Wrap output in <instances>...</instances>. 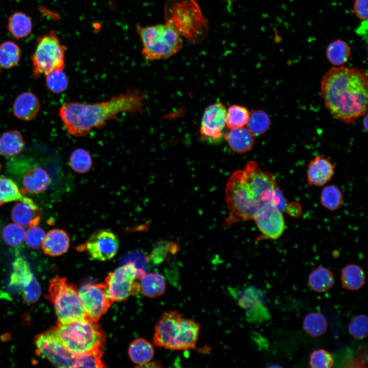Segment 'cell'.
I'll use <instances>...</instances> for the list:
<instances>
[{
	"instance_id": "cell-42",
	"label": "cell",
	"mask_w": 368,
	"mask_h": 368,
	"mask_svg": "<svg viewBox=\"0 0 368 368\" xmlns=\"http://www.w3.org/2000/svg\"><path fill=\"white\" fill-rule=\"evenodd\" d=\"M103 353H89L76 355L75 367H105L101 358Z\"/></svg>"
},
{
	"instance_id": "cell-1",
	"label": "cell",
	"mask_w": 368,
	"mask_h": 368,
	"mask_svg": "<svg viewBox=\"0 0 368 368\" xmlns=\"http://www.w3.org/2000/svg\"><path fill=\"white\" fill-rule=\"evenodd\" d=\"M366 73L356 67L341 66L328 71L321 81V95L335 118L353 123L367 112Z\"/></svg>"
},
{
	"instance_id": "cell-16",
	"label": "cell",
	"mask_w": 368,
	"mask_h": 368,
	"mask_svg": "<svg viewBox=\"0 0 368 368\" xmlns=\"http://www.w3.org/2000/svg\"><path fill=\"white\" fill-rule=\"evenodd\" d=\"M226 109L220 103H215L206 108L201 121L200 132L204 139L216 141L220 140L226 126Z\"/></svg>"
},
{
	"instance_id": "cell-43",
	"label": "cell",
	"mask_w": 368,
	"mask_h": 368,
	"mask_svg": "<svg viewBox=\"0 0 368 368\" xmlns=\"http://www.w3.org/2000/svg\"><path fill=\"white\" fill-rule=\"evenodd\" d=\"M45 232L37 225L31 226L26 231L25 241L27 245L33 249H38L41 246Z\"/></svg>"
},
{
	"instance_id": "cell-47",
	"label": "cell",
	"mask_w": 368,
	"mask_h": 368,
	"mask_svg": "<svg viewBox=\"0 0 368 368\" xmlns=\"http://www.w3.org/2000/svg\"><path fill=\"white\" fill-rule=\"evenodd\" d=\"M367 116L366 113V116L364 118V121H363V127H364V128L365 130H367Z\"/></svg>"
},
{
	"instance_id": "cell-35",
	"label": "cell",
	"mask_w": 368,
	"mask_h": 368,
	"mask_svg": "<svg viewBox=\"0 0 368 368\" xmlns=\"http://www.w3.org/2000/svg\"><path fill=\"white\" fill-rule=\"evenodd\" d=\"M343 201V195L340 190L335 185H328L322 190L320 201L321 205L327 209L335 211L340 208Z\"/></svg>"
},
{
	"instance_id": "cell-48",
	"label": "cell",
	"mask_w": 368,
	"mask_h": 368,
	"mask_svg": "<svg viewBox=\"0 0 368 368\" xmlns=\"http://www.w3.org/2000/svg\"><path fill=\"white\" fill-rule=\"evenodd\" d=\"M223 1H227V2H234V1H236L237 0H223Z\"/></svg>"
},
{
	"instance_id": "cell-17",
	"label": "cell",
	"mask_w": 368,
	"mask_h": 368,
	"mask_svg": "<svg viewBox=\"0 0 368 368\" xmlns=\"http://www.w3.org/2000/svg\"><path fill=\"white\" fill-rule=\"evenodd\" d=\"M335 164L324 155L311 160L307 170V180L310 186L321 187L328 183L334 174Z\"/></svg>"
},
{
	"instance_id": "cell-30",
	"label": "cell",
	"mask_w": 368,
	"mask_h": 368,
	"mask_svg": "<svg viewBox=\"0 0 368 368\" xmlns=\"http://www.w3.org/2000/svg\"><path fill=\"white\" fill-rule=\"evenodd\" d=\"M13 201L34 203L32 199L23 195L18 186L12 179L0 177V205Z\"/></svg>"
},
{
	"instance_id": "cell-27",
	"label": "cell",
	"mask_w": 368,
	"mask_h": 368,
	"mask_svg": "<svg viewBox=\"0 0 368 368\" xmlns=\"http://www.w3.org/2000/svg\"><path fill=\"white\" fill-rule=\"evenodd\" d=\"M334 277L332 272L325 267H318L310 273L308 284L314 291L322 293L329 290L334 284Z\"/></svg>"
},
{
	"instance_id": "cell-32",
	"label": "cell",
	"mask_w": 368,
	"mask_h": 368,
	"mask_svg": "<svg viewBox=\"0 0 368 368\" xmlns=\"http://www.w3.org/2000/svg\"><path fill=\"white\" fill-rule=\"evenodd\" d=\"M326 55L332 64L342 65L348 61L351 55V48L347 42L338 39L329 44L326 50Z\"/></svg>"
},
{
	"instance_id": "cell-22",
	"label": "cell",
	"mask_w": 368,
	"mask_h": 368,
	"mask_svg": "<svg viewBox=\"0 0 368 368\" xmlns=\"http://www.w3.org/2000/svg\"><path fill=\"white\" fill-rule=\"evenodd\" d=\"M229 147L238 153H244L251 150L255 143L254 135L247 128L229 129L225 134Z\"/></svg>"
},
{
	"instance_id": "cell-6",
	"label": "cell",
	"mask_w": 368,
	"mask_h": 368,
	"mask_svg": "<svg viewBox=\"0 0 368 368\" xmlns=\"http://www.w3.org/2000/svg\"><path fill=\"white\" fill-rule=\"evenodd\" d=\"M137 30L142 42V53L147 61L168 58L182 48L181 35L168 22L146 27L139 25Z\"/></svg>"
},
{
	"instance_id": "cell-21",
	"label": "cell",
	"mask_w": 368,
	"mask_h": 368,
	"mask_svg": "<svg viewBox=\"0 0 368 368\" xmlns=\"http://www.w3.org/2000/svg\"><path fill=\"white\" fill-rule=\"evenodd\" d=\"M70 239L65 231L61 229L50 230L46 235L41 245L44 254L58 256L67 252Z\"/></svg>"
},
{
	"instance_id": "cell-9",
	"label": "cell",
	"mask_w": 368,
	"mask_h": 368,
	"mask_svg": "<svg viewBox=\"0 0 368 368\" xmlns=\"http://www.w3.org/2000/svg\"><path fill=\"white\" fill-rule=\"evenodd\" d=\"M145 273L144 270L138 269L134 262H128L110 272L105 279V283L111 300L113 302L124 301L138 294L141 286L136 280Z\"/></svg>"
},
{
	"instance_id": "cell-7",
	"label": "cell",
	"mask_w": 368,
	"mask_h": 368,
	"mask_svg": "<svg viewBox=\"0 0 368 368\" xmlns=\"http://www.w3.org/2000/svg\"><path fill=\"white\" fill-rule=\"evenodd\" d=\"M48 298L54 307L58 324H66L86 318L77 286L67 283L65 278L55 277L51 279Z\"/></svg>"
},
{
	"instance_id": "cell-37",
	"label": "cell",
	"mask_w": 368,
	"mask_h": 368,
	"mask_svg": "<svg viewBox=\"0 0 368 368\" xmlns=\"http://www.w3.org/2000/svg\"><path fill=\"white\" fill-rule=\"evenodd\" d=\"M247 128L254 136L264 134L269 128L270 120L268 114L263 110H256L250 113Z\"/></svg>"
},
{
	"instance_id": "cell-15",
	"label": "cell",
	"mask_w": 368,
	"mask_h": 368,
	"mask_svg": "<svg viewBox=\"0 0 368 368\" xmlns=\"http://www.w3.org/2000/svg\"><path fill=\"white\" fill-rule=\"evenodd\" d=\"M183 318V315L177 311L164 312L155 327L154 344L158 347L172 350Z\"/></svg>"
},
{
	"instance_id": "cell-23",
	"label": "cell",
	"mask_w": 368,
	"mask_h": 368,
	"mask_svg": "<svg viewBox=\"0 0 368 368\" xmlns=\"http://www.w3.org/2000/svg\"><path fill=\"white\" fill-rule=\"evenodd\" d=\"M11 217L14 223L24 228L37 225L40 220L39 209L35 203L19 202L13 208Z\"/></svg>"
},
{
	"instance_id": "cell-5",
	"label": "cell",
	"mask_w": 368,
	"mask_h": 368,
	"mask_svg": "<svg viewBox=\"0 0 368 368\" xmlns=\"http://www.w3.org/2000/svg\"><path fill=\"white\" fill-rule=\"evenodd\" d=\"M64 344L76 355L103 353L105 335L97 322L87 318L53 328Z\"/></svg>"
},
{
	"instance_id": "cell-8",
	"label": "cell",
	"mask_w": 368,
	"mask_h": 368,
	"mask_svg": "<svg viewBox=\"0 0 368 368\" xmlns=\"http://www.w3.org/2000/svg\"><path fill=\"white\" fill-rule=\"evenodd\" d=\"M65 50L53 31L38 38L31 57L33 77L45 76L55 70H63Z\"/></svg>"
},
{
	"instance_id": "cell-36",
	"label": "cell",
	"mask_w": 368,
	"mask_h": 368,
	"mask_svg": "<svg viewBox=\"0 0 368 368\" xmlns=\"http://www.w3.org/2000/svg\"><path fill=\"white\" fill-rule=\"evenodd\" d=\"M250 113L244 106L234 105L226 110V126L229 129L241 128L247 125Z\"/></svg>"
},
{
	"instance_id": "cell-44",
	"label": "cell",
	"mask_w": 368,
	"mask_h": 368,
	"mask_svg": "<svg viewBox=\"0 0 368 368\" xmlns=\"http://www.w3.org/2000/svg\"><path fill=\"white\" fill-rule=\"evenodd\" d=\"M21 289L23 298L28 303L36 302L41 294L40 285L35 277Z\"/></svg>"
},
{
	"instance_id": "cell-49",
	"label": "cell",
	"mask_w": 368,
	"mask_h": 368,
	"mask_svg": "<svg viewBox=\"0 0 368 368\" xmlns=\"http://www.w3.org/2000/svg\"><path fill=\"white\" fill-rule=\"evenodd\" d=\"M1 164H0V170H1Z\"/></svg>"
},
{
	"instance_id": "cell-34",
	"label": "cell",
	"mask_w": 368,
	"mask_h": 368,
	"mask_svg": "<svg viewBox=\"0 0 368 368\" xmlns=\"http://www.w3.org/2000/svg\"><path fill=\"white\" fill-rule=\"evenodd\" d=\"M70 165L75 172L84 174L88 172L93 165V159L90 153L82 148L75 149L70 157Z\"/></svg>"
},
{
	"instance_id": "cell-40",
	"label": "cell",
	"mask_w": 368,
	"mask_h": 368,
	"mask_svg": "<svg viewBox=\"0 0 368 368\" xmlns=\"http://www.w3.org/2000/svg\"><path fill=\"white\" fill-rule=\"evenodd\" d=\"M368 318L364 314L354 316L350 321L348 330L349 333L356 339H363L367 337Z\"/></svg>"
},
{
	"instance_id": "cell-38",
	"label": "cell",
	"mask_w": 368,
	"mask_h": 368,
	"mask_svg": "<svg viewBox=\"0 0 368 368\" xmlns=\"http://www.w3.org/2000/svg\"><path fill=\"white\" fill-rule=\"evenodd\" d=\"M45 84L50 91L59 94L67 89L69 80L63 70L58 69L45 75Z\"/></svg>"
},
{
	"instance_id": "cell-46",
	"label": "cell",
	"mask_w": 368,
	"mask_h": 368,
	"mask_svg": "<svg viewBox=\"0 0 368 368\" xmlns=\"http://www.w3.org/2000/svg\"><path fill=\"white\" fill-rule=\"evenodd\" d=\"M342 367H364L361 362L354 357H347L343 361Z\"/></svg>"
},
{
	"instance_id": "cell-13",
	"label": "cell",
	"mask_w": 368,
	"mask_h": 368,
	"mask_svg": "<svg viewBox=\"0 0 368 368\" xmlns=\"http://www.w3.org/2000/svg\"><path fill=\"white\" fill-rule=\"evenodd\" d=\"M253 220L265 239L277 240L285 229V223L282 212L279 210L271 200L261 206L255 215Z\"/></svg>"
},
{
	"instance_id": "cell-20",
	"label": "cell",
	"mask_w": 368,
	"mask_h": 368,
	"mask_svg": "<svg viewBox=\"0 0 368 368\" xmlns=\"http://www.w3.org/2000/svg\"><path fill=\"white\" fill-rule=\"evenodd\" d=\"M200 326L191 318L182 320L180 333L174 344L173 350H185L194 348L198 340Z\"/></svg>"
},
{
	"instance_id": "cell-24",
	"label": "cell",
	"mask_w": 368,
	"mask_h": 368,
	"mask_svg": "<svg viewBox=\"0 0 368 368\" xmlns=\"http://www.w3.org/2000/svg\"><path fill=\"white\" fill-rule=\"evenodd\" d=\"M25 144L18 130L7 131L0 136V154L6 157L17 155L24 150Z\"/></svg>"
},
{
	"instance_id": "cell-28",
	"label": "cell",
	"mask_w": 368,
	"mask_h": 368,
	"mask_svg": "<svg viewBox=\"0 0 368 368\" xmlns=\"http://www.w3.org/2000/svg\"><path fill=\"white\" fill-rule=\"evenodd\" d=\"M141 290L143 294L151 298L162 295L166 290L165 278L160 273L151 272L145 273L141 279Z\"/></svg>"
},
{
	"instance_id": "cell-31",
	"label": "cell",
	"mask_w": 368,
	"mask_h": 368,
	"mask_svg": "<svg viewBox=\"0 0 368 368\" xmlns=\"http://www.w3.org/2000/svg\"><path fill=\"white\" fill-rule=\"evenodd\" d=\"M303 328L309 336L319 337L327 331L328 322L325 316L320 312H312L304 318Z\"/></svg>"
},
{
	"instance_id": "cell-3",
	"label": "cell",
	"mask_w": 368,
	"mask_h": 368,
	"mask_svg": "<svg viewBox=\"0 0 368 368\" xmlns=\"http://www.w3.org/2000/svg\"><path fill=\"white\" fill-rule=\"evenodd\" d=\"M225 198L229 214L228 226L240 221L253 220L259 208L267 200L247 174L242 169L234 172L225 189Z\"/></svg>"
},
{
	"instance_id": "cell-19",
	"label": "cell",
	"mask_w": 368,
	"mask_h": 368,
	"mask_svg": "<svg viewBox=\"0 0 368 368\" xmlns=\"http://www.w3.org/2000/svg\"><path fill=\"white\" fill-rule=\"evenodd\" d=\"M40 107L38 97L32 93L26 91L16 98L13 104V113L17 118L29 121L37 116Z\"/></svg>"
},
{
	"instance_id": "cell-29",
	"label": "cell",
	"mask_w": 368,
	"mask_h": 368,
	"mask_svg": "<svg viewBox=\"0 0 368 368\" xmlns=\"http://www.w3.org/2000/svg\"><path fill=\"white\" fill-rule=\"evenodd\" d=\"M8 29L11 34L16 39L27 37L32 30L31 18L24 13L17 12L8 19Z\"/></svg>"
},
{
	"instance_id": "cell-39",
	"label": "cell",
	"mask_w": 368,
	"mask_h": 368,
	"mask_svg": "<svg viewBox=\"0 0 368 368\" xmlns=\"http://www.w3.org/2000/svg\"><path fill=\"white\" fill-rule=\"evenodd\" d=\"M26 231L15 223L6 225L3 229L2 237L5 242L10 246L21 245L25 240Z\"/></svg>"
},
{
	"instance_id": "cell-2",
	"label": "cell",
	"mask_w": 368,
	"mask_h": 368,
	"mask_svg": "<svg viewBox=\"0 0 368 368\" xmlns=\"http://www.w3.org/2000/svg\"><path fill=\"white\" fill-rule=\"evenodd\" d=\"M145 99L144 94L139 90H129L102 102L65 103L59 109V114L68 132L81 137L94 129L103 127L119 114L143 110Z\"/></svg>"
},
{
	"instance_id": "cell-10",
	"label": "cell",
	"mask_w": 368,
	"mask_h": 368,
	"mask_svg": "<svg viewBox=\"0 0 368 368\" xmlns=\"http://www.w3.org/2000/svg\"><path fill=\"white\" fill-rule=\"evenodd\" d=\"M37 351L58 367H75L76 355L64 344L54 328L36 336Z\"/></svg>"
},
{
	"instance_id": "cell-18",
	"label": "cell",
	"mask_w": 368,
	"mask_h": 368,
	"mask_svg": "<svg viewBox=\"0 0 368 368\" xmlns=\"http://www.w3.org/2000/svg\"><path fill=\"white\" fill-rule=\"evenodd\" d=\"M20 177L19 189L22 194L42 193L47 190L51 182L48 172L40 166L30 168Z\"/></svg>"
},
{
	"instance_id": "cell-45",
	"label": "cell",
	"mask_w": 368,
	"mask_h": 368,
	"mask_svg": "<svg viewBox=\"0 0 368 368\" xmlns=\"http://www.w3.org/2000/svg\"><path fill=\"white\" fill-rule=\"evenodd\" d=\"M353 9L358 18L362 20H367V0H355Z\"/></svg>"
},
{
	"instance_id": "cell-25",
	"label": "cell",
	"mask_w": 368,
	"mask_h": 368,
	"mask_svg": "<svg viewBox=\"0 0 368 368\" xmlns=\"http://www.w3.org/2000/svg\"><path fill=\"white\" fill-rule=\"evenodd\" d=\"M365 272L359 265L350 264L341 270V283L347 290L355 291L361 289L365 284Z\"/></svg>"
},
{
	"instance_id": "cell-4",
	"label": "cell",
	"mask_w": 368,
	"mask_h": 368,
	"mask_svg": "<svg viewBox=\"0 0 368 368\" xmlns=\"http://www.w3.org/2000/svg\"><path fill=\"white\" fill-rule=\"evenodd\" d=\"M165 17L192 44L202 41L208 34L206 20L195 0H168Z\"/></svg>"
},
{
	"instance_id": "cell-41",
	"label": "cell",
	"mask_w": 368,
	"mask_h": 368,
	"mask_svg": "<svg viewBox=\"0 0 368 368\" xmlns=\"http://www.w3.org/2000/svg\"><path fill=\"white\" fill-rule=\"evenodd\" d=\"M333 364L332 354L326 350L317 349L310 354L309 365L312 368H330Z\"/></svg>"
},
{
	"instance_id": "cell-26",
	"label": "cell",
	"mask_w": 368,
	"mask_h": 368,
	"mask_svg": "<svg viewBox=\"0 0 368 368\" xmlns=\"http://www.w3.org/2000/svg\"><path fill=\"white\" fill-rule=\"evenodd\" d=\"M154 353L152 344L143 338L133 340L128 349L129 356L134 363L144 365L152 359Z\"/></svg>"
},
{
	"instance_id": "cell-14",
	"label": "cell",
	"mask_w": 368,
	"mask_h": 368,
	"mask_svg": "<svg viewBox=\"0 0 368 368\" xmlns=\"http://www.w3.org/2000/svg\"><path fill=\"white\" fill-rule=\"evenodd\" d=\"M118 236L107 229L98 230L93 233L85 243V249L94 259L105 261L112 259L119 248Z\"/></svg>"
},
{
	"instance_id": "cell-12",
	"label": "cell",
	"mask_w": 368,
	"mask_h": 368,
	"mask_svg": "<svg viewBox=\"0 0 368 368\" xmlns=\"http://www.w3.org/2000/svg\"><path fill=\"white\" fill-rule=\"evenodd\" d=\"M229 291L238 304L245 311L250 322L259 323L270 318L269 312L263 304L264 297L261 290L249 286L243 289H231Z\"/></svg>"
},
{
	"instance_id": "cell-11",
	"label": "cell",
	"mask_w": 368,
	"mask_h": 368,
	"mask_svg": "<svg viewBox=\"0 0 368 368\" xmlns=\"http://www.w3.org/2000/svg\"><path fill=\"white\" fill-rule=\"evenodd\" d=\"M86 318L98 322L113 303L110 298L105 283L87 284L78 290Z\"/></svg>"
},
{
	"instance_id": "cell-50",
	"label": "cell",
	"mask_w": 368,
	"mask_h": 368,
	"mask_svg": "<svg viewBox=\"0 0 368 368\" xmlns=\"http://www.w3.org/2000/svg\"><path fill=\"white\" fill-rule=\"evenodd\" d=\"M1 67L0 66V72H1Z\"/></svg>"
},
{
	"instance_id": "cell-33",
	"label": "cell",
	"mask_w": 368,
	"mask_h": 368,
	"mask_svg": "<svg viewBox=\"0 0 368 368\" xmlns=\"http://www.w3.org/2000/svg\"><path fill=\"white\" fill-rule=\"evenodd\" d=\"M20 58V49L15 43L6 41L0 45V66L9 69L16 65Z\"/></svg>"
}]
</instances>
